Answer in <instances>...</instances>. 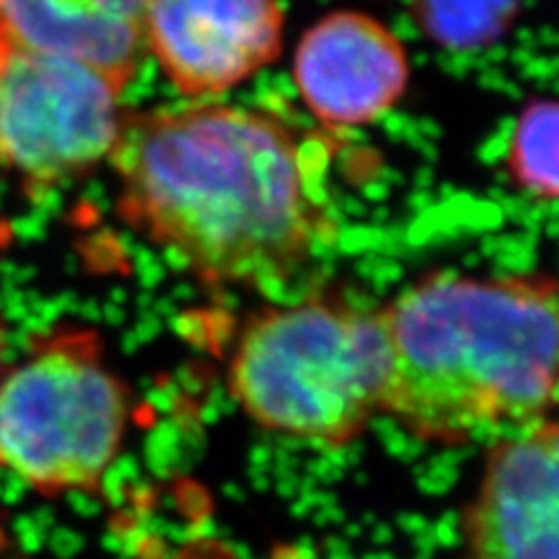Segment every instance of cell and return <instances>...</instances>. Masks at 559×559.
<instances>
[{"mask_svg":"<svg viewBox=\"0 0 559 559\" xmlns=\"http://www.w3.org/2000/svg\"><path fill=\"white\" fill-rule=\"evenodd\" d=\"M110 162L119 215L205 287H283L334 234L299 143L266 112L194 103L124 115Z\"/></svg>","mask_w":559,"mask_h":559,"instance_id":"obj_1","label":"cell"},{"mask_svg":"<svg viewBox=\"0 0 559 559\" xmlns=\"http://www.w3.org/2000/svg\"><path fill=\"white\" fill-rule=\"evenodd\" d=\"M378 312L382 417L411 439L487 445L559 413V277L431 273Z\"/></svg>","mask_w":559,"mask_h":559,"instance_id":"obj_2","label":"cell"},{"mask_svg":"<svg viewBox=\"0 0 559 559\" xmlns=\"http://www.w3.org/2000/svg\"><path fill=\"white\" fill-rule=\"evenodd\" d=\"M380 312L336 296L266 306L242 322L226 366L238 411L280 439L341 450L382 417Z\"/></svg>","mask_w":559,"mask_h":559,"instance_id":"obj_3","label":"cell"},{"mask_svg":"<svg viewBox=\"0 0 559 559\" xmlns=\"http://www.w3.org/2000/svg\"><path fill=\"white\" fill-rule=\"evenodd\" d=\"M129 388L92 329L38 336L0 376V468L45 497L96 492L129 425Z\"/></svg>","mask_w":559,"mask_h":559,"instance_id":"obj_4","label":"cell"},{"mask_svg":"<svg viewBox=\"0 0 559 559\" xmlns=\"http://www.w3.org/2000/svg\"><path fill=\"white\" fill-rule=\"evenodd\" d=\"M119 96L96 70L0 35V168L40 187L90 173L117 145Z\"/></svg>","mask_w":559,"mask_h":559,"instance_id":"obj_5","label":"cell"},{"mask_svg":"<svg viewBox=\"0 0 559 559\" xmlns=\"http://www.w3.org/2000/svg\"><path fill=\"white\" fill-rule=\"evenodd\" d=\"M460 559H559V413L485 445Z\"/></svg>","mask_w":559,"mask_h":559,"instance_id":"obj_6","label":"cell"},{"mask_svg":"<svg viewBox=\"0 0 559 559\" xmlns=\"http://www.w3.org/2000/svg\"><path fill=\"white\" fill-rule=\"evenodd\" d=\"M277 0H147L145 47L189 98L234 90L283 51Z\"/></svg>","mask_w":559,"mask_h":559,"instance_id":"obj_7","label":"cell"},{"mask_svg":"<svg viewBox=\"0 0 559 559\" xmlns=\"http://www.w3.org/2000/svg\"><path fill=\"white\" fill-rule=\"evenodd\" d=\"M408 78L404 45L361 12L326 14L296 47V86L326 127H359L382 117L404 96Z\"/></svg>","mask_w":559,"mask_h":559,"instance_id":"obj_8","label":"cell"},{"mask_svg":"<svg viewBox=\"0 0 559 559\" xmlns=\"http://www.w3.org/2000/svg\"><path fill=\"white\" fill-rule=\"evenodd\" d=\"M147 0H0V35L96 70L119 92L145 49Z\"/></svg>","mask_w":559,"mask_h":559,"instance_id":"obj_9","label":"cell"},{"mask_svg":"<svg viewBox=\"0 0 559 559\" xmlns=\"http://www.w3.org/2000/svg\"><path fill=\"white\" fill-rule=\"evenodd\" d=\"M506 166L524 191L559 199V100H534L522 110Z\"/></svg>","mask_w":559,"mask_h":559,"instance_id":"obj_10","label":"cell"},{"mask_svg":"<svg viewBox=\"0 0 559 559\" xmlns=\"http://www.w3.org/2000/svg\"><path fill=\"white\" fill-rule=\"evenodd\" d=\"M408 5L431 40L474 49L499 40L511 28L520 0H408Z\"/></svg>","mask_w":559,"mask_h":559,"instance_id":"obj_11","label":"cell"},{"mask_svg":"<svg viewBox=\"0 0 559 559\" xmlns=\"http://www.w3.org/2000/svg\"><path fill=\"white\" fill-rule=\"evenodd\" d=\"M168 559H242V555L222 538L199 536L189 538L180 548H175Z\"/></svg>","mask_w":559,"mask_h":559,"instance_id":"obj_12","label":"cell"},{"mask_svg":"<svg viewBox=\"0 0 559 559\" xmlns=\"http://www.w3.org/2000/svg\"><path fill=\"white\" fill-rule=\"evenodd\" d=\"M5 349H8V334H5V322H3V314H0V376H3Z\"/></svg>","mask_w":559,"mask_h":559,"instance_id":"obj_13","label":"cell"}]
</instances>
